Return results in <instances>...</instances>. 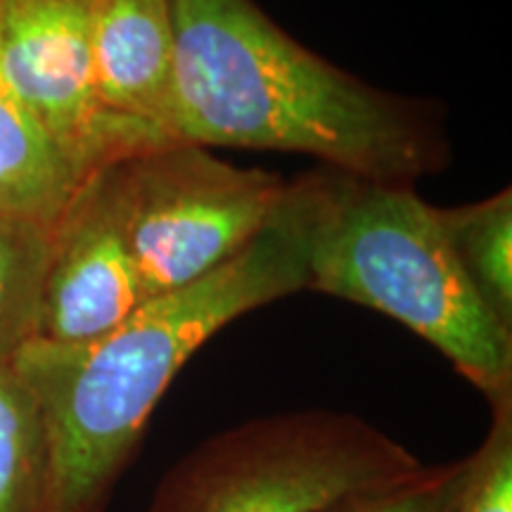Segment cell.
<instances>
[{"label":"cell","instance_id":"1","mask_svg":"<svg viewBox=\"0 0 512 512\" xmlns=\"http://www.w3.org/2000/svg\"><path fill=\"white\" fill-rule=\"evenodd\" d=\"M174 140L299 152L377 183L444 169L448 145L420 102L358 81L280 29L254 0H169Z\"/></svg>","mask_w":512,"mask_h":512},{"label":"cell","instance_id":"2","mask_svg":"<svg viewBox=\"0 0 512 512\" xmlns=\"http://www.w3.org/2000/svg\"><path fill=\"white\" fill-rule=\"evenodd\" d=\"M306 290L297 211L285 200L249 245L181 290L147 299L93 342L34 339L12 361L46 432L43 512H102L185 361L235 318Z\"/></svg>","mask_w":512,"mask_h":512},{"label":"cell","instance_id":"3","mask_svg":"<svg viewBox=\"0 0 512 512\" xmlns=\"http://www.w3.org/2000/svg\"><path fill=\"white\" fill-rule=\"evenodd\" d=\"M306 290L368 306L439 349L491 403L512 396V330L460 266L439 209L411 185L330 169L290 183Z\"/></svg>","mask_w":512,"mask_h":512},{"label":"cell","instance_id":"4","mask_svg":"<svg viewBox=\"0 0 512 512\" xmlns=\"http://www.w3.org/2000/svg\"><path fill=\"white\" fill-rule=\"evenodd\" d=\"M425 470L351 413L268 415L188 453L162 479L150 512H342Z\"/></svg>","mask_w":512,"mask_h":512},{"label":"cell","instance_id":"5","mask_svg":"<svg viewBox=\"0 0 512 512\" xmlns=\"http://www.w3.org/2000/svg\"><path fill=\"white\" fill-rule=\"evenodd\" d=\"M287 181L171 140L119 159L124 223L145 299L181 290L242 252L278 214Z\"/></svg>","mask_w":512,"mask_h":512},{"label":"cell","instance_id":"6","mask_svg":"<svg viewBox=\"0 0 512 512\" xmlns=\"http://www.w3.org/2000/svg\"><path fill=\"white\" fill-rule=\"evenodd\" d=\"M95 0H0V74L83 176L171 143L102 110Z\"/></svg>","mask_w":512,"mask_h":512},{"label":"cell","instance_id":"7","mask_svg":"<svg viewBox=\"0 0 512 512\" xmlns=\"http://www.w3.org/2000/svg\"><path fill=\"white\" fill-rule=\"evenodd\" d=\"M147 302L119 195V162L93 171L53 228L38 337L93 342Z\"/></svg>","mask_w":512,"mask_h":512},{"label":"cell","instance_id":"8","mask_svg":"<svg viewBox=\"0 0 512 512\" xmlns=\"http://www.w3.org/2000/svg\"><path fill=\"white\" fill-rule=\"evenodd\" d=\"M93 76L102 110L174 140L176 31L169 0H95Z\"/></svg>","mask_w":512,"mask_h":512},{"label":"cell","instance_id":"9","mask_svg":"<svg viewBox=\"0 0 512 512\" xmlns=\"http://www.w3.org/2000/svg\"><path fill=\"white\" fill-rule=\"evenodd\" d=\"M86 178L0 74V214L55 228Z\"/></svg>","mask_w":512,"mask_h":512},{"label":"cell","instance_id":"10","mask_svg":"<svg viewBox=\"0 0 512 512\" xmlns=\"http://www.w3.org/2000/svg\"><path fill=\"white\" fill-rule=\"evenodd\" d=\"M439 221L460 266L486 304L512 323V192L439 209Z\"/></svg>","mask_w":512,"mask_h":512},{"label":"cell","instance_id":"11","mask_svg":"<svg viewBox=\"0 0 512 512\" xmlns=\"http://www.w3.org/2000/svg\"><path fill=\"white\" fill-rule=\"evenodd\" d=\"M46 467L36 396L12 363H0V512H43Z\"/></svg>","mask_w":512,"mask_h":512},{"label":"cell","instance_id":"12","mask_svg":"<svg viewBox=\"0 0 512 512\" xmlns=\"http://www.w3.org/2000/svg\"><path fill=\"white\" fill-rule=\"evenodd\" d=\"M53 228L0 214V363L38 337Z\"/></svg>","mask_w":512,"mask_h":512},{"label":"cell","instance_id":"13","mask_svg":"<svg viewBox=\"0 0 512 512\" xmlns=\"http://www.w3.org/2000/svg\"><path fill=\"white\" fill-rule=\"evenodd\" d=\"M494 422L472 456L456 512H512V396L491 403Z\"/></svg>","mask_w":512,"mask_h":512},{"label":"cell","instance_id":"14","mask_svg":"<svg viewBox=\"0 0 512 512\" xmlns=\"http://www.w3.org/2000/svg\"><path fill=\"white\" fill-rule=\"evenodd\" d=\"M465 472L467 458L427 467L415 479L363 498L342 512H456Z\"/></svg>","mask_w":512,"mask_h":512}]
</instances>
